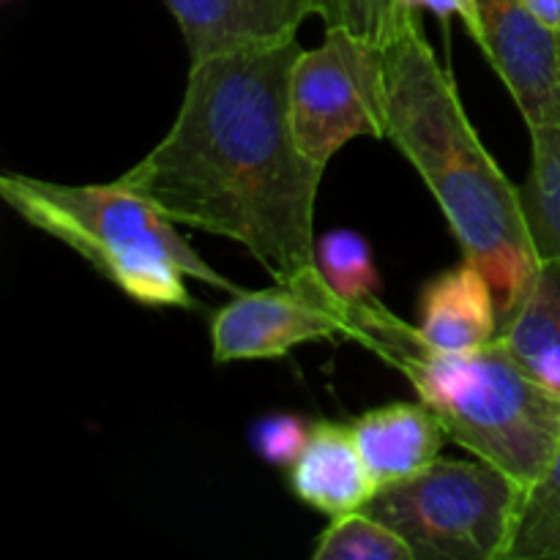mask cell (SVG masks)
Masks as SVG:
<instances>
[{"mask_svg": "<svg viewBox=\"0 0 560 560\" xmlns=\"http://www.w3.org/2000/svg\"><path fill=\"white\" fill-rule=\"evenodd\" d=\"M299 55L293 38L191 60L170 131L118 178L175 224L244 246L277 284L320 277L315 202L326 167L293 135Z\"/></svg>", "mask_w": 560, "mask_h": 560, "instance_id": "cell-1", "label": "cell"}, {"mask_svg": "<svg viewBox=\"0 0 560 560\" xmlns=\"http://www.w3.org/2000/svg\"><path fill=\"white\" fill-rule=\"evenodd\" d=\"M388 140L424 178L465 260L512 315L541 268L520 186L503 175L476 135L452 74L427 42L419 11H408L386 44Z\"/></svg>", "mask_w": 560, "mask_h": 560, "instance_id": "cell-2", "label": "cell"}, {"mask_svg": "<svg viewBox=\"0 0 560 560\" xmlns=\"http://www.w3.org/2000/svg\"><path fill=\"white\" fill-rule=\"evenodd\" d=\"M345 337L402 372L441 419L448 441L523 487L534 485L560 446V397L536 383L501 339L448 353L375 299L345 301Z\"/></svg>", "mask_w": 560, "mask_h": 560, "instance_id": "cell-3", "label": "cell"}, {"mask_svg": "<svg viewBox=\"0 0 560 560\" xmlns=\"http://www.w3.org/2000/svg\"><path fill=\"white\" fill-rule=\"evenodd\" d=\"M0 197L16 217L74 249L142 306L197 310L200 304L191 299L186 277L230 295L244 293L191 249L173 219L120 180L71 186L5 173L0 175Z\"/></svg>", "mask_w": 560, "mask_h": 560, "instance_id": "cell-4", "label": "cell"}, {"mask_svg": "<svg viewBox=\"0 0 560 560\" xmlns=\"http://www.w3.org/2000/svg\"><path fill=\"white\" fill-rule=\"evenodd\" d=\"M525 487L503 470L438 459L381 487L364 512L397 530L416 560H506Z\"/></svg>", "mask_w": 560, "mask_h": 560, "instance_id": "cell-5", "label": "cell"}, {"mask_svg": "<svg viewBox=\"0 0 560 560\" xmlns=\"http://www.w3.org/2000/svg\"><path fill=\"white\" fill-rule=\"evenodd\" d=\"M290 120L301 151L323 167L355 137H388L386 49L326 27L320 47L295 58Z\"/></svg>", "mask_w": 560, "mask_h": 560, "instance_id": "cell-6", "label": "cell"}, {"mask_svg": "<svg viewBox=\"0 0 560 560\" xmlns=\"http://www.w3.org/2000/svg\"><path fill=\"white\" fill-rule=\"evenodd\" d=\"M328 337H345V299L323 277L238 293L211 320L217 364L282 359L301 345Z\"/></svg>", "mask_w": 560, "mask_h": 560, "instance_id": "cell-7", "label": "cell"}, {"mask_svg": "<svg viewBox=\"0 0 560 560\" xmlns=\"http://www.w3.org/2000/svg\"><path fill=\"white\" fill-rule=\"evenodd\" d=\"M481 52L530 131L560 124V33L523 0H481Z\"/></svg>", "mask_w": 560, "mask_h": 560, "instance_id": "cell-8", "label": "cell"}, {"mask_svg": "<svg viewBox=\"0 0 560 560\" xmlns=\"http://www.w3.org/2000/svg\"><path fill=\"white\" fill-rule=\"evenodd\" d=\"M191 60L255 44L293 42L310 0H164Z\"/></svg>", "mask_w": 560, "mask_h": 560, "instance_id": "cell-9", "label": "cell"}, {"mask_svg": "<svg viewBox=\"0 0 560 560\" xmlns=\"http://www.w3.org/2000/svg\"><path fill=\"white\" fill-rule=\"evenodd\" d=\"M419 331L448 353L485 348L501 334V310L487 273L470 260L438 273L421 290Z\"/></svg>", "mask_w": 560, "mask_h": 560, "instance_id": "cell-10", "label": "cell"}, {"mask_svg": "<svg viewBox=\"0 0 560 560\" xmlns=\"http://www.w3.org/2000/svg\"><path fill=\"white\" fill-rule=\"evenodd\" d=\"M361 457L377 490L413 479L441 459L448 435L424 402H394L350 421Z\"/></svg>", "mask_w": 560, "mask_h": 560, "instance_id": "cell-11", "label": "cell"}, {"mask_svg": "<svg viewBox=\"0 0 560 560\" xmlns=\"http://www.w3.org/2000/svg\"><path fill=\"white\" fill-rule=\"evenodd\" d=\"M290 490L301 503L328 517L361 512L372 501L377 485L355 446L350 424L320 421L312 427L304 452L290 465Z\"/></svg>", "mask_w": 560, "mask_h": 560, "instance_id": "cell-12", "label": "cell"}, {"mask_svg": "<svg viewBox=\"0 0 560 560\" xmlns=\"http://www.w3.org/2000/svg\"><path fill=\"white\" fill-rule=\"evenodd\" d=\"M520 366L560 397V260H541L539 273L498 334Z\"/></svg>", "mask_w": 560, "mask_h": 560, "instance_id": "cell-13", "label": "cell"}, {"mask_svg": "<svg viewBox=\"0 0 560 560\" xmlns=\"http://www.w3.org/2000/svg\"><path fill=\"white\" fill-rule=\"evenodd\" d=\"M534 159L520 186L530 235L541 260H560V124L530 131Z\"/></svg>", "mask_w": 560, "mask_h": 560, "instance_id": "cell-14", "label": "cell"}, {"mask_svg": "<svg viewBox=\"0 0 560 560\" xmlns=\"http://www.w3.org/2000/svg\"><path fill=\"white\" fill-rule=\"evenodd\" d=\"M506 560H560V446L525 487Z\"/></svg>", "mask_w": 560, "mask_h": 560, "instance_id": "cell-15", "label": "cell"}, {"mask_svg": "<svg viewBox=\"0 0 560 560\" xmlns=\"http://www.w3.org/2000/svg\"><path fill=\"white\" fill-rule=\"evenodd\" d=\"M315 560H416L408 541L383 520L361 512L334 517L317 539Z\"/></svg>", "mask_w": 560, "mask_h": 560, "instance_id": "cell-16", "label": "cell"}, {"mask_svg": "<svg viewBox=\"0 0 560 560\" xmlns=\"http://www.w3.org/2000/svg\"><path fill=\"white\" fill-rule=\"evenodd\" d=\"M315 262L328 288L345 301L375 299L381 273L370 244L355 230H331L315 244Z\"/></svg>", "mask_w": 560, "mask_h": 560, "instance_id": "cell-17", "label": "cell"}, {"mask_svg": "<svg viewBox=\"0 0 560 560\" xmlns=\"http://www.w3.org/2000/svg\"><path fill=\"white\" fill-rule=\"evenodd\" d=\"M312 14L320 16L326 27H339L361 42L386 47L402 25L405 14L413 9L402 0H310Z\"/></svg>", "mask_w": 560, "mask_h": 560, "instance_id": "cell-18", "label": "cell"}, {"mask_svg": "<svg viewBox=\"0 0 560 560\" xmlns=\"http://www.w3.org/2000/svg\"><path fill=\"white\" fill-rule=\"evenodd\" d=\"M312 421L301 419V416L290 413H273L266 416L252 430V446L260 454L266 463L279 465V468H290L304 452L306 441L312 435Z\"/></svg>", "mask_w": 560, "mask_h": 560, "instance_id": "cell-19", "label": "cell"}, {"mask_svg": "<svg viewBox=\"0 0 560 560\" xmlns=\"http://www.w3.org/2000/svg\"><path fill=\"white\" fill-rule=\"evenodd\" d=\"M408 9L413 11H432V14L443 16V20H448V16H459L465 25V31H468V36L474 38L476 44L481 47V42H485V20H481V0H402Z\"/></svg>", "mask_w": 560, "mask_h": 560, "instance_id": "cell-20", "label": "cell"}, {"mask_svg": "<svg viewBox=\"0 0 560 560\" xmlns=\"http://www.w3.org/2000/svg\"><path fill=\"white\" fill-rule=\"evenodd\" d=\"M541 22H547L550 27H556L560 33V0H523Z\"/></svg>", "mask_w": 560, "mask_h": 560, "instance_id": "cell-21", "label": "cell"}]
</instances>
